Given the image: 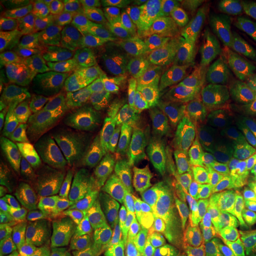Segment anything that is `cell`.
I'll return each instance as SVG.
<instances>
[{
    "instance_id": "obj_18",
    "label": "cell",
    "mask_w": 256,
    "mask_h": 256,
    "mask_svg": "<svg viewBox=\"0 0 256 256\" xmlns=\"http://www.w3.org/2000/svg\"><path fill=\"white\" fill-rule=\"evenodd\" d=\"M2 165H16L34 158L63 156V147L50 142L36 128L16 127L0 136Z\"/></svg>"
},
{
    "instance_id": "obj_11",
    "label": "cell",
    "mask_w": 256,
    "mask_h": 256,
    "mask_svg": "<svg viewBox=\"0 0 256 256\" xmlns=\"http://www.w3.org/2000/svg\"><path fill=\"white\" fill-rule=\"evenodd\" d=\"M46 72L57 88L87 83L88 40L78 31L72 36L55 44L44 48Z\"/></svg>"
},
{
    "instance_id": "obj_25",
    "label": "cell",
    "mask_w": 256,
    "mask_h": 256,
    "mask_svg": "<svg viewBox=\"0 0 256 256\" xmlns=\"http://www.w3.org/2000/svg\"><path fill=\"white\" fill-rule=\"evenodd\" d=\"M188 34L158 28L148 36L138 38L136 60L146 66H158L178 58Z\"/></svg>"
},
{
    "instance_id": "obj_13",
    "label": "cell",
    "mask_w": 256,
    "mask_h": 256,
    "mask_svg": "<svg viewBox=\"0 0 256 256\" xmlns=\"http://www.w3.org/2000/svg\"><path fill=\"white\" fill-rule=\"evenodd\" d=\"M188 179L203 186L226 208L256 190V176L243 162L222 168L198 166Z\"/></svg>"
},
{
    "instance_id": "obj_17",
    "label": "cell",
    "mask_w": 256,
    "mask_h": 256,
    "mask_svg": "<svg viewBox=\"0 0 256 256\" xmlns=\"http://www.w3.org/2000/svg\"><path fill=\"white\" fill-rule=\"evenodd\" d=\"M226 51L206 34H188L185 40L178 60L188 66L208 89L222 83L223 60Z\"/></svg>"
},
{
    "instance_id": "obj_38",
    "label": "cell",
    "mask_w": 256,
    "mask_h": 256,
    "mask_svg": "<svg viewBox=\"0 0 256 256\" xmlns=\"http://www.w3.org/2000/svg\"><path fill=\"white\" fill-rule=\"evenodd\" d=\"M252 145H254V151H255V154H256V134L254 136V140H252Z\"/></svg>"
},
{
    "instance_id": "obj_7",
    "label": "cell",
    "mask_w": 256,
    "mask_h": 256,
    "mask_svg": "<svg viewBox=\"0 0 256 256\" xmlns=\"http://www.w3.org/2000/svg\"><path fill=\"white\" fill-rule=\"evenodd\" d=\"M184 146L191 152L197 165L204 168H229L242 162L238 138L224 120H202L191 124Z\"/></svg>"
},
{
    "instance_id": "obj_28",
    "label": "cell",
    "mask_w": 256,
    "mask_h": 256,
    "mask_svg": "<svg viewBox=\"0 0 256 256\" xmlns=\"http://www.w3.org/2000/svg\"><path fill=\"white\" fill-rule=\"evenodd\" d=\"M36 127V130H40L46 139L60 147L72 145L86 136L104 134V130L98 122L57 120L46 116H42L37 121Z\"/></svg>"
},
{
    "instance_id": "obj_3",
    "label": "cell",
    "mask_w": 256,
    "mask_h": 256,
    "mask_svg": "<svg viewBox=\"0 0 256 256\" xmlns=\"http://www.w3.org/2000/svg\"><path fill=\"white\" fill-rule=\"evenodd\" d=\"M76 241L66 220L28 210L10 220L0 252L8 256H55Z\"/></svg>"
},
{
    "instance_id": "obj_2",
    "label": "cell",
    "mask_w": 256,
    "mask_h": 256,
    "mask_svg": "<svg viewBox=\"0 0 256 256\" xmlns=\"http://www.w3.org/2000/svg\"><path fill=\"white\" fill-rule=\"evenodd\" d=\"M209 89L179 60L160 66L153 80L152 116L179 128L206 120Z\"/></svg>"
},
{
    "instance_id": "obj_23",
    "label": "cell",
    "mask_w": 256,
    "mask_h": 256,
    "mask_svg": "<svg viewBox=\"0 0 256 256\" xmlns=\"http://www.w3.org/2000/svg\"><path fill=\"white\" fill-rule=\"evenodd\" d=\"M160 10L159 28L185 34H209V23L200 2L162 0L156 2Z\"/></svg>"
},
{
    "instance_id": "obj_14",
    "label": "cell",
    "mask_w": 256,
    "mask_h": 256,
    "mask_svg": "<svg viewBox=\"0 0 256 256\" xmlns=\"http://www.w3.org/2000/svg\"><path fill=\"white\" fill-rule=\"evenodd\" d=\"M96 90L98 81L57 89L44 116L69 121H102Z\"/></svg>"
},
{
    "instance_id": "obj_20",
    "label": "cell",
    "mask_w": 256,
    "mask_h": 256,
    "mask_svg": "<svg viewBox=\"0 0 256 256\" xmlns=\"http://www.w3.org/2000/svg\"><path fill=\"white\" fill-rule=\"evenodd\" d=\"M138 38L124 36L110 44L88 40L87 83L110 76L136 60Z\"/></svg>"
},
{
    "instance_id": "obj_34",
    "label": "cell",
    "mask_w": 256,
    "mask_h": 256,
    "mask_svg": "<svg viewBox=\"0 0 256 256\" xmlns=\"http://www.w3.org/2000/svg\"><path fill=\"white\" fill-rule=\"evenodd\" d=\"M223 250L226 256H256V228L230 232Z\"/></svg>"
},
{
    "instance_id": "obj_21",
    "label": "cell",
    "mask_w": 256,
    "mask_h": 256,
    "mask_svg": "<svg viewBox=\"0 0 256 256\" xmlns=\"http://www.w3.org/2000/svg\"><path fill=\"white\" fill-rule=\"evenodd\" d=\"M209 34L226 54L256 60V25L246 19H208Z\"/></svg>"
},
{
    "instance_id": "obj_10",
    "label": "cell",
    "mask_w": 256,
    "mask_h": 256,
    "mask_svg": "<svg viewBox=\"0 0 256 256\" xmlns=\"http://www.w3.org/2000/svg\"><path fill=\"white\" fill-rule=\"evenodd\" d=\"M116 159L127 177L151 183H172L177 179L188 178L198 168L184 145L154 154L118 156Z\"/></svg>"
},
{
    "instance_id": "obj_24",
    "label": "cell",
    "mask_w": 256,
    "mask_h": 256,
    "mask_svg": "<svg viewBox=\"0 0 256 256\" xmlns=\"http://www.w3.org/2000/svg\"><path fill=\"white\" fill-rule=\"evenodd\" d=\"M46 72V52L42 48L16 46L2 42L0 46L2 78H25Z\"/></svg>"
},
{
    "instance_id": "obj_5",
    "label": "cell",
    "mask_w": 256,
    "mask_h": 256,
    "mask_svg": "<svg viewBox=\"0 0 256 256\" xmlns=\"http://www.w3.org/2000/svg\"><path fill=\"white\" fill-rule=\"evenodd\" d=\"M156 66L132 62L98 81V101L102 110L120 114L151 115Z\"/></svg>"
},
{
    "instance_id": "obj_6",
    "label": "cell",
    "mask_w": 256,
    "mask_h": 256,
    "mask_svg": "<svg viewBox=\"0 0 256 256\" xmlns=\"http://www.w3.org/2000/svg\"><path fill=\"white\" fill-rule=\"evenodd\" d=\"M57 86L46 74L25 78L0 81V128L2 132L16 124L40 119L49 107Z\"/></svg>"
},
{
    "instance_id": "obj_35",
    "label": "cell",
    "mask_w": 256,
    "mask_h": 256,
    "mask_svg": "<svg viewBox=\"0 0 256 256\" xmlns=\"http://www.w3.org/2000/svg\"><path fill=\"white\" fill-rule=\"evenodd\" d=\"M119 256H165L164 242L156 232H147L128 243Z\"/></svg>"
},
{
    "instance_id": "obj_32",
    "label": "cell",
    "mask_w": 256,
    "mask_h": 256,
    "mask_svg": "<svg viewBox=\"0 0 256 256\" xmlns=\"http://www.w3.org/2000/svg\"><path fill=\"white\" fill-rule=\"evenodd\" d=\"M208 19H244L252 14V4L247 0H200Z\"/></svg>"
},
{
    "instance_id": "obj_22",
    "label": "cell",
    "mask_w": 256,
    "mask_h": 256,
    "mask_svg": "<svg viewBox=\"0 0 256 256\" xmlns=\"http://www.w3.org/2000/svg\"><path fill=\"white\" fill-rule=\"evenodd\" d=\"M82 24L80 32L88 40L110 44L122 38L126 32L122 18L115 14L104 0H92L82 5Z\"/></svg>"
},
{
    "instance_id": "obj_15",
    "label": "cell",
    "mask_w": 256,
    "mask_h": 256,
    "mask_svg": "<svg viewBox=\"0 0 256 256\" xmlns=\"http://www.w3.org/2000/svg\"><path fill=\"white\" fill-rule=\"evenodd\" d=\"M82 24L81 8L63 17L30 24H18L5 34V43L34 48L52 46L80 31Z\"/></svg>"
},
{
    "instance_id": "obj_31",
    "label": "cell",
    "mask_w": 256,
    "mask_h": 256,
    "mask_svg": "<svg viewBox=\"0 0 256 256\" xmlns=\"http://www.w3.org/2000/svg\"><path fill=\"white\" fill-rule=\"evenodd\" d=\"M217 218L230 232L256 228V202L252 194L243 196L220 212Z\"/></svg>"
},
{
    "instance_id": "obj_37",
    "label": "cell",
    "mask_w": 256,
    "mask_h": 256,
    "mask_svg": "<svg viewBox=\"0 0 256 256\" xmlns=\"http://www.w3.org/2000/svg\"><path fill=\"white\" fill-rule=\"evenodd\" d=\"M55 256H74V255H72V248H69V249H66V250L58 252V254H56Z\"/></svg>"
},
{
    "instance_id": "obj_9",
    "label": "cell",
    "mask_w": 256,
    "mask_h": 256,
    "mask_svg": "<svg viewBox=\"0 0 256 256\" xmlns=\"http://www.w3.org/2000/svg\"><path fill=\"white\" fill-rule=\"evenodd\" d=\"M68 168L92 185L107 184L127 178L104 134H95L63 147Z\"/></svg>"
},
{
    "instance_id": "obj_8",
    "label": "cell",
    "mask_w": 256,
    "mask_h": 256,
    "mask_svg": "<svg viewBox=\"0 0 256 256\" xmlns=\"http://www.w3.org/2000/svg\"><path fill=\"white\" fill-rule=\"evenodd\" d=\"M228 209L206 188L186 179L166 197L160 211L162 224L168 230H184L215 218Z\"/></svg>"
},
{
    "instance_id": "obj_26",
    "label": "cell",
    "mask_w": 256,
    "mask_h": 256,
    "mask_svg": "<svg viewBox=\"0 0 256 256\" xmlns=\"http://www.w3.org/2000/svg\"><path fill=\"white\" fill-rule=\"evenodd\" d=\"M256 114V96L220 83L209 89L206 120L240 119Z\"/></svg>"
},
{
    "instance_id": "obj_27",
    "label": "cell",
    "mask_w": 256,
    "mask_h": 256,
    "mask_svg": "<svg viewBox=\"0 0 256 256\" xmlns=\"http://www.w3.org/2000/svg\"><path fill=\"white\" fill-rule=\"evenodd\" d=\"M2 8L19 24L60 18L78 8L70 0H16L2 2Z\"/></svg>"
},
{
    "instance_id": "obj_39",
    "label": "cell",
    "mask_w": 256,
    "mask_h": 256,
    "mask_svg": "<svg viewBox=\"0 0 256 256\" xmlns=\"http://www.w3.org/2000/svg\"><path fill=\"white\" fill-rule=\"evenodd\" d=\"M252 8H254V12L256 14V2H252Z\"/></svg>"
},
{
    "instance_id": "obj_19",
    "label": "cell",
    "mask_w": 256,
    "mask_h": 256,
    "mask_svg": "<svg viewBox=\"0 0 256 256\" xmlns=\"http://www.w3.org/2000/svg\"><path fill=\"white\" fill-rule=\"evenodd\" d=\"M92 186L68 168L49 184L36 209L52 217L68 215L82 203Z\"/></svg>"
},
{
    "instance_id": "obj_33",
    "label": "cell",
    "mask_w": 256,
    "mask_h": 256,
    "mask_svg": "<svg viewBox=\"0 0 256 256\" xmlns=\"http://www.w3.org/2000/svg\"><path fill=\"white\" fill-rule=\"evenodd\" d=\"M127 243L112 241L104 238H84L74 256H119Z\"/></svg>"
},
{
    "instance_id": "obj_36",
    "label": "cell",
    "mask_w": 256,
    "mask_h": 256,
    "mask_svg": "<svg viewBox=\"0 0 256 256\" xmlns=\"http://www.w3.org/2000/svg\"><path fill=\"white\" fill-rule=\"evenodd\" d=\"M104 2L113 10L115 14H118L121 18H124L127 8L132 4V0H104Z\"/></svg>"
},
{
    "instance_id": "obj_29",
    "label": "cell",
    "mask_w": 256,
    "mask_h": 256,
    "mask_svg": "<svg viewBox=\"0 0 256 256\" xmlns=\"http://www.w3.org/2000/svg\"><path fill=\"white\" fill-rule=\"evenodd\" d=\"M122 20L128 36L133 38L146 37L159 28V6L146 0H134L127 8Z\"/></svg>"
},
{
    "instance_id": "obj_30",
    "label": "cell",
    "mask_w": 256,
    "mask_h": 256,
    "mask_svg": "<svg viewBox=\"0 0 256 256\" xmlns=\"http://www.w3.org/2000/svg\"><path fill=\"white\" fill-rule=\"evenodd\" d=\"M220 81L240 92L256 96V60L224 55Z\"/></svg>"
},
{
    "instance_id": "obj_4",
    "label": "cell",
    "mask_w": 256,
    "mask_h": 256,
    "mask_svg": "<svg viewBox=\"0 0 256 256\" xmlns=\"http://www.w3.org/2000/svg\"><path fill=\"white\" fill-rule=\"evenodd\" d=\"M115 124L106 142L118 156H147L174 150L184 142L186 132L152 115H115Z\"/></svg>"
},
{
    "instance_id": "obj_40",
    "label": "cell",
    "mask_w": 256,
    "mask_h": 256,
    "mask_svg": "<svg viewBox=\"0 0 256 256\" xmlns=\"http://www.w3.org/2000/svg\"><path fill=\"white\" fill-rule=\"evenodd\" d=\"M252 194V197H254V200H255V202H256V190H255L254 192H252V194Z\"/></svg>"
},
{
    "instance_id": "obj_1",
    "label": "cell",
    "mask_w": 256,
    "mask_h": 256,
    "mask_svg": "<svg viewBox=\"0 0 256 256\" xmlns=\"http://www.w3.org/2000/svg\"><path fill=\"white\" fill-rule=\"evenodd\" d=\"M172 183L124 178L94 185L81 203V226L95 238L122 243L136 240L160 218Z\"/></svg>"
},
{
    "instance_id": "obj_12",
    "label": "cell",
    "mask_w": 256,
    "mask_h": 256,
    "mask_svg": "<svg viewBox=\"0 0 256 256\" xmlns=\"http://www.w3.org/2000/svg\"><path fill=\"white\" fill-rule=\"evenodd\" d=\"M229 232L218 218L184 230H170L164 241L165 256H216Z\"/></svg>"
},
{
    "instance_id": "obj_16",
    "label": "cell",
    "mask_w": 256,
    "mask_h": 256,
    "mask_svg": "<svg viewBox=\"0 0 256 256\" xmlns=\"http://www.w3.org/2000/svg\"><path fill=\"white\" fill-rule=\"evenodd\" d=\"M66 170L63 156L28 159L14 165L16 188L24 206L37 208L49 184Z\"/></svg>"
}]
</instances>
